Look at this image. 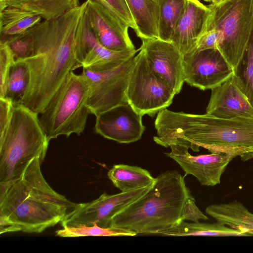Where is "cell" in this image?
Segmentation results:
<instances>
[{
	"label": "cell",
	"instance_id": "cell-3",
	"mask_svg": "<svg viewBox=\"0 0 253 253\" xmlns=\"http://www.w3.org/2000/svg\"><path fill=\"white\" fill-rule=\"evenodd\" d=\"M40 157L33 159L21 176L0 185V234L41 233L61 222L78 206L54 190L44 179Z\"/></svg>",
	"mask_w": 253,
	"mask_h": 253
},
{
	"label": "cell",
	"instance_id": "cell-12",
	"mask_svg": "<svg viewBox=\"0 0 253 253\" xmlns=\"http://www.w3.org/2000/svg\"><path fill=\"white\" fill-rule=\"evenodd\" d=\"M142 116L129 104H120L95 116L94 129L103 137L120 143L136 142L145 130Z\"/></svg>",
	"mask_w": 253,
	"mask_h": 253
},
{
	"label": "cell",
	"instance_id": "cell-15",
	"mask_svg": "<svg viewBox=\"0 0 253 253\" xmlns=\"http://www.w3.org/2000/svg\"><path fill=\"white\" fill-rule=\"evenodd\" d=\"M85 13L99 42L115 51L135 49L129 37L128 27L98 3L86 0Z\"/></svg>",
	"mask_w": 253,
	"mask_h": 253
},
{
	"label": "cell",
	"instance_id": "cell-35",
	"mask_svg": "<svg viewBox=\"0 0 253 253\" xmlns=\"http://www.w3.org/2000/svg\"><path fill=\"white\" fill-rule=\"evenodd\" d=\"M203 0L205 1L206 2H211V0Z\"/></svg>",
	"mask_w": 253,
	"mask_h": 253
},
{
	"label": "cell",
	"instance_id": "cell-16",
	"mask_svg": "<svg viewBox=\"0 0 253 253\" xmlns=\"http://www.w3.org/2000/svg\"><path fill=\"white\" fill-rule=\"evenodd\" d=\"M211 90L207 114L226 119L253 117V107L238 86L234 74Z\"/></svg>",
	"mask_w": 253,
	"mask_h": 253
},
{
	"label": "cell",
	"instance_id": "cell-5",
	"mask_svg": "<svg viewBox=\"0 0 253 253\" xmlns=\"http://www.w3.org/2000/svg\"><path fill=\"white\" fill-rule=\"evenodd\" d=\"M49 141L39 114L23 105H13L9 124L0 137V185L18 179L29 163L45 157Z\"/></svg>",
	"mask_w": 253,
	"mask_h": 253
},
{
	"label": "cell",
	"instance_id": "cell-7",
	"mask_svg": "<svg viewBox=\"0 0 253 253\" xmlns=\"http://www.w3.org/2000/svg\"><path fill=\"white\" fill-rule=\"evenodd\" d=\"M209 6L211 12L206 30L215 28L219 32L218 50L234 70L253 31V0H225Z\"/></svg>",
	"mask_w": 253,
	"mask_h": 253
},
{
	"label": "cell",
	"instance_id": "cell-17",
	"mask_svg": "<svg viewBox=\"0 0 253 253\" xmlns=\"http://www.w3.org/2000/svg\"><path fill=\"white\" fill-rule=\"evenodd\" d=\"M210 12L209 5L200 0H187L170 41L182 55L195 49L198 39L206 30Z\"/></svg>",
	"mask_w": 253,
	"mask_h": 253
},
{
	"label": "cell",
	"instance_id": "cell-24",
	"mask_svg": "<svg viewBox=\"0 0 253 253\" xmlns=\"http://www.w3.org/2000/svg\"><path fill=\"white\" fill-rule=\"evenodd\" d=\"M139 49L124 51L109 50L98 41L82 62L83 69L101 72L114 69L135 55Z\"/></svg>",
	"mask_w": 253,
	"mask_h": 253
},
{
	"label": "cell",
	"instance_id": "cell-33",
	"mask_svg": "<svg viewBox=\"0 0 253 253\" xmlns=\"http://www.w3.org/2000/svg\"><path fill=\"white\" fill-rule=\"evenodd\" d=\"M13 105L9 99L0 97V137H1L11 120Z\"/></svg>",
	"mask_w": 253,
	"mask_h": 253
},
{
	"label": "cell",
	"instance_id": "cell-13",
	"mask_svg": "<svg viewBox=\"0 0 253 253\" xmlns=\"http://www.w3.org/2000/svg\"><path fill=\"white\" fill-rule=\"evenodd\" d=\"M169 147L170 152L166 153V155L175 161L185 175H193L204 186H213L219 184L225 169L235 158L223 153L194 156L189 153V148L184 146L173 144Z\"/></svg>",
	"mask_w": 253,
	"mask_h": 253
},
{
	"label": "cell",
	"instance_id": "cell-11",
	"mask_svg": "<svg viewBox=\"0 0 253 253\" xmlns=\"http://www.w3.org/2000/svg\"><path fill=\"white\" fill-rule=\"evenodd\" d=\"M184 82L205 90L211 89L234 74V69L217 49L192 51L183 55Z\"/></svg>",
	"mask_w": 253,
	"mask_h": 253
},
{
	"label": "cell",
	"instance_id": "cell-28",
	"mask_svg": "<svg viewBox=\"0 0 253 253\" xmlns=\"http://www.w3.org/2000/svg\"><path fill=\"white\" fill-rule=\"evenodd\" d=\"M61 237H79L85 236H134L137 234L130 231L117 228H103L94 224L92 226L80 225L68 226L56 231Z\"/></svg>",
	"mask_w": 253,
	"mask_h": 253
},
{
	"label": "cell",
	"instance_id": "cell-18",
	"mask_svg": "<svg viewBox=\"0 0 253 253\" xmlns=\"http://www.w3.org/2000/svg\"><path fill=\"white\" fill-rule=\"evenodd\" d=\"M141 41L159 39V0H126Z\"/></svg>",
	"mask_w": 253,
	"mask_h": 253
},
{
	"label": "cell",
	"instance_id": "cell-27",
	"mask_svg": "<svg viewBox=\"0 0 253 253\" xmlns=\"http://www.w3.org/2000/svg\"><path fill=\"white\" fill-rule=\"evenodd\" d=\"M234 76L237 84L253 107V31L244 55Z\"/></svg>",
	"mask_w": 253,
	"mask_h": 253
},
{
	"label": "cell",
	"instance_id": "cell-20",
	"mask_svg": "<svg viewBox=\"0 0 253 253\" xmlns=\"http://www.w3.org/2000/svg\"><path fill=\"white\" fill-rule=\"evenodd\" d=\"M157 234L173 237L203 236L211 237L249 236L244 230L232 228L216 221L214 223L182 221L178 224Z\"/></svg>",
	"mask_w": 253,
	"mask_h": 253
},
{
	"label": "cell",
	"instance_id": "cell-25",
	"mask_svg": "<svg viewBox=\"0 0 253 253\" xmlns=\"http://www.w3.org/2000/svg\"><path fill=\"white\" fill-rule=\"evenodd\" d=\"M187 0H159V39L170 42Z\"/></svg>",
	"mask_w": 253,
	"mask_h": 253
},
{
	"label": "cell",
	"instance_id": "cell-14",
	"mask_svg": "<svg viewBox=\"0 0 253 253\" xmlns=\"http://www.w3.org/2000/svg\"><path fill=\"white\" fill-rule=\"evenodd\" d=\"M142 50L153 71L166 82L175 94L184 82L183 55L171 42L160 39L142 40Z\"/></svg>",
	"mask_w": 253,
	"mask_h": 253
},
{
	"label": "cell",
	"instance_id": "cell-4",
	"mask_svg": "<svg viewBox=\"0 0 253 253\" xmlns=\"http://www.w3.org/2000/svg\"><path fill=\"white\" fill-rule=\"evenodd\" d=\"M209 219L196 205L184 177L169 170L156 177L146 193L116 215L110 227L137 235L157 234L182 221Z\"/></svg>",
	"mask_w": 253,
	"mask_h": 253
},
{
	"label": "cell",
	"instance_id": "cell-1",
	"mask_svg": "<svg viewBox=\"0 0 253 253\" xmlns=\"http://www.w3.org/2000/svg\"><path fill=\"white\" fill-rule=\"evenodd\" d=\"M82 15L78 8L44 20L27 33L33 54L23 60L30 75L22 105L41 114L68 74L81 67L75 51V36Z\"/></svg>",
	"mask_w": 253,
	"mask_h": 253
},
{
	"label": "cell",
	"instance_id": "cell-29",
	"mask_svg": "<svg viewBox=\"0 0 253 253\" xmlns=\"http://www.w3.org/2000/svg\"><path fill=\"white\" fill-rule=\"evenodd\" d=\"M0 42L9 46L15 60L25 59L33 54V41L27 32L13 36L0 37Z\"/></svg>",
	"mask_w": 253,
	"mask_h": 253
},
{
	"label": "cell",
	"instance_id": "cell-34",
	"mask_svg": "<svg viewBox=\"0 0 253 253\" xmlns=\"http://www.w3.org/2000/svg\"><path fill=\"white\" fill-rule=\"evenodd\" d=\"M225 0H211V3L214 5L218 4Z\"/></svg>",
	"mask_w": 253,
	"mask_h": 253
},
{
	"label": "cell",
	"instance_id": "cell-2",
	"mask_svg": "<svg viewBox=\"0 0 253 253\" xmlns=\"http://www.w3.org/2000/svg\"><path fill=\"white\" fill-rule=\"evenodd\" d=\"M154 124L153 139L162 146L179 145L194 152L202 147L243 161L253 158V117L226 119L166 108L158 113Z\"/></svg>",
	"mask_w": 253,
	"mask_h": 253
},
{
	"label": "cell",
	"instance_id": "cell-10",
	"mask_svg": "<svg viewBox=\"0 0 253 253\" xmlns=\"http://www.w3.org/2000/svg\"><path fill=\"white\" fill-rule=\"evenodd\" d=\"M151 186L115 194L104 193L94 200L79 204L61 224L63 227L94 224L101 227H110L112 218L143 196Z\"/></svg>",
	"mask_w": 253,
	"mask_h": 253
},
{
	"label": "cell",
	"instance_id": "cell-22",
	"mask_svg": "<svg viewBox=\"0 0 253 253\" xmlns=\"http://www.w3.org/2000/svg\"><path fill=\"white\" fill-rule=\"evenodd\" d=\"M78 5L79 0H0V11L7 6L17 7L37 13L44 20L57 18Z\"/></svg>",
	"mask_w": 253,
	"mask_h": 253
},
{
	"label": "cell",
	"instance_id": "cell-21",
	"mask_svg": "<svg viewBox=\"0 0 253 253\" xmlns=\"http://www.w3.org/2000/svg\"><path fill=\"white\" fill-rule=\"evenodd\" d=\"M108 176L121 192H127L151 186L156 178L149 171L139 167L124 164L114 165Z\"/></svg>",
	"mask_w": 253,
	"mask_h": 253
},
{
	"label": "cell",
	"instance_id": "cell-8",
	"mask_svg": "<svg viewBox=\"0 0 253 253\" xmlns=\"http://www.w3.org/2000/svg\"><path fill=\"white\" fill-rule=\"evenodd\" d=\"M139 49L129 78L126 97L128 103L139 114L153 117L171 104L175 94L153 71L143 51Z\"/></svg>",
	"mask_w": 253,
	"mask_h": 253
},
{
	"label": "cell",
	"instance_id": "cell-32",
	"mask_svg": "<svg viewBox=\"0 0 253 253\" xmlns=\"http://www.w3.org/2000/svg\"><path fill=\"white\" fill-rule=\"evenodd\" d=\"M220 41V34L217 30L215 28L208 29L200 36L193 51L209 49L218 50Z\"/></svg>",
	"mask_w": 253,
	"mask_h": 253
},
{
	"label": "cell",
	"instance_id": "cell-19",
	"mask_svg": "<svg viewBox=\"0 0 253 253\" xmlns=\"http://www.w3.org/2000/svg\"><path fill=\"white\" fill-rule=\"evenodd\" d=\"M205 211L216 221L243 230L249 236H253V213L241 202L235 200L227 203L211 205Z\"/></svg>",
	"mask_w": 253,
	"mask_h": 253
},
{
	"label": "cell",
	"instance_id": "cell-6",
	"mask_svg": "<svg viewBox=\"0 0 253 253\" xmlns=\"http://www.w3.org/2000/svg\"><path fill=\"white\" fill-rule=\"evenodd\" d=\"M90 91L89 83L81 73L73 71L67 76L45 109L39 120L49 141L61 135H80L84 131L88 116Z\"/></svg>",
	"mask_w": 253,
	"mask_h": 253
},
{
	"label": "cell",
	"instance_id": "cell-26",
	"mask_svg": "<svg viewBox=\"0 0 253 253\" xmlns=\"http://www.w3.org/2000/svg\"><path fill=\"white\" fill-rule=\"evenodd\" d=\"M29 72L23 60H15L8 76L4 98L13 105H22L29 83Z\"/></svg>",
	"mask_w": 253,
	"mask_h": 253
},
{
	"label": "cell",
	"instance_id": "cell-31",
	"mask_svg": "<svg viewBox=\"0 0 253 253\" xmlns=\"http://www.w3.org/2000/svg\"><path fill=\"white\" fill-rule=\"evenodd\" d=\"M15 61L9 46L4 42H0V97L5 96L8 76Z\"/></svg>",
	"mask_w": 253,
	"mask_h": 253
},
{
	"label": "cell",
	"instance_id": "cell-9",
	"mask_svg": "<svg viewBox=\"0 0 253 253\" xmlns=\"http://www.w3.org/2000/svg\"><path fill=\"white\" fill-rule=\"evenodd\" d=\"M135 56L107 71L95 72L83 69L82 73L90 86L87 105L91 114L96 116L118 105L128 103L126 90Z\"/></svg>",
	"mask_w": 253,
	"mask_h": 253
},
{
	"label": "cell",
	"instance_id": "cell-23",
	"mask_svg": "<svg viewBox=\"0 0 253 253\" xmlns=\"http://www.w3.org/2000/svg\"><path fill=\"white\" fill-rule=\"evenodd\" d=\"M42 19L35 12L7 6L0 11V36L10 37L23 34L40 23Z\"/></svg>",
	"mask_w": 253,
	"mask_h": 253
},
{
	"label": "cell",
	"instance_id": "cell-30",
	"mask_svg": "<svg viewBox=\"0 0 253 253\" xmlns=\"http://www.w3.org/2000/svg\"><path fill=\"white\" fill-rule=\"evenodd\" d=\"M96 2L129 28L136 31V25L126 0H89Z\"/></svg>",
	"mask_w": 253,
	"mask_h": 253
}]
</instances>
